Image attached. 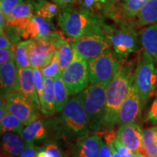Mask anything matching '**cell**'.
<instances>
[{"mask_svg":"<svg viewBox=\"0 0 157 157\" xmlns=\"http://www.w3.org/2000/svg\"><path fill=\"white\" fill-rule=\"evenodd\" d=\"M78 2L82 8L95 14H98V12H101L102 14L106 16L113 8L119 6V3L112 2L111 0H78Z\"/></svg>","mask_w":157,"mask_h":157,"instance_id":"cell-24","label":"cell"},{"mask_svg":"<svg viewBox=\"0 0 157 157\" xmlns=\"http://www.w3.org/2000/svg\"><path fill=\"white\" fill-rule=\"evenodd\" d=\"M7 25V17L2 12H0V27L1 30H4Z\"/></svg>","mask_w":157,"mask_h":157,"instance_id":"cell-43","label":"cell"},{"mask_svg":"<svg viewBox=\"0 0 157 157\" xmlns=\"http://www.w3.org/2000/svg\"><path fill=\"white\" fill-rule=\"evenodd\" d=\"M1 76V95L16 91L17 68L15 60H13L0 66Z\"/></svg>","mask_w":157,"mask_h":157,"instance_id":"cell-18","label":"cell"},{"mask_svg":"<svg viewBox=\"0 0 157 157\" xmlns=\"http://www.w3.org/2000/svg\"><path fill=\"white\" fill-rule=\"evenodd\" d=\"M52 1L60 9H63L68 7H72L77 2L78 0H52Z\"/></svg>","mask_w":157,"mask_h":157,"instance_id":"cell-42","label":"cell"},{"mask_svg":"<svg viewBox=\"0 0 157 157\" xmlns=\"http://www.w3.org/2000/svg\"><path fill=\"white\" fill-rule=\"evenodd\" d=\"M142 111L140 98L135 82L134 75L132 74L128 93L119 110L117 124L139 122L142 116Z\"/></svg>","mask_w":157,"mask_h":157,"instance_id":"cell-11","label":"cell"},{"mask_svg":"<svg viewBox=\"0 0 157 157\" xmlns=\"http://www.w3.org/2000/svg\"><path fill=\"white\" fill-rule=\"evenodd\" d=\"M43 100L44 109L42 113L47 116L53 115L56 112L53 78H44Z\"/></svg>","mask_w":157,"mask_h":157,"instance_id":"cell-22","label":"cell"},{"mask_svg":"<svg viewBox=\"0 0 157 157\" xmlns=\"http://www.w3.org/2000/svg\"><path fill=\"white\" fill-rule=\"evenodd\" d=\"M111 1L114 2H119V0H111Z\"/></svg>","mask_w":157,"mask_h":157,"instance_id":"cell-46","label":"cell"},{"mask_svg":"<svg viewBox=\"0 0 157 157\" xmlns=\"http://www.w3.org/2000/svg\"><path fill=\"white\" fill-rule=\"evenodd\" d=\"M15 60L17 68H26L31 67L29 56V40L19 42L15 49Z\"/></svg>","mask_w":157,"mask_h":157,"instance_id":"cell-30","label":"cell"},{"mask_svg":"<svg viewBox=\"0 0 157 157\" xmlns=\"http://www.w3.org/2000/svg\"><path fill=\"white\" fill-rule=\"evenodd\" d=\"M134 71V64L124 63L117 74L108 84L105 113L101 130L113 129L117 124L119 110L128 93Z\"/></svg>","mask_w":157,"mask_h":157,"instance_id":"cell-3","label":"cell"},{"mask_svg":"<svg viewBox=\"0 0 157 157\" xmlns=\"http://www.w3.org/2000/svg\"><path fill=\"white\" fill-rule=\"evenodd\" d=\"M101 140V137L95 133L78 141L73 149L74 157H99Z\"/></svg>","mask_w":157,"mask_h":157,"instance_id":"cell-19","label":"cell"},{"mask_svg":"<svg viewBox=\"0 0 157 157\" xmlns=\"http://www.w3.org/2000/svg\"><path fill=\"white\" fill-rule=\"evenodd\" d=\"M0 125L2 135L6 132H14L21 135L25 126L18 118L10 113L5 116L2 120L0 121Z\"/></svg>","mask_w":157,"mask_h":157,"instance_id":"cell-31","label":"cell"},{"mask_svg":"<svg viewBox=\"0 0 157 157\" xmlns=\"http://www.w3.org/2000/svg\"><path fill=\"white\" fill-rule=\"evenodd\" d=\"M50 127L55 135L76 143L90 135L91 130L81 94L71 98L59 117L50 121Z\"/></svg>","mask_w":157,"mask_h":157,"instance_id":"cell-1","label":"cell"},{"mask_svg":"<svg viewBox=\"0 0 157 157\" xmlns=\"http://www.w3.org/2000/svg\"><path fill=\"white\" fill-rule=\"evenodd\" d=\"M76 55L89 61L111 49V45L105 35H90L71 40Z\"/></svg>","mask_w":157,"mask_h":157,"instance_id":"cell-10","label":"cell"},{"mask_svg":"<svg viewBox=\"0 0 157 157\" xmlns=\"http://www.w3.org/2000/svg\"><path fill=\"white\" fill-rule=\"evenodd\" d=\"M59 52V62H60V74L66 68L69 66L73 60L74 52L71 41L67 39L60 45L58 49H57Z\"/></svg>","mask_w":157,"mask_h":157,"instance_id":"cell-29","label":"cell"},{"mask_svg":"<svg viewBox=\"0 0 157 157\" xmlns=\"http://www.w3.org/2000/svg\"><path fill=\"white\" fill-rule=\"evenodd\" d=\"M138 28L137 22L132 20L121 18L115 21V25L105 23L104 32L111 48L121 58L128 57L137 50Z\"/></svg>","mask_w":157,"mask_h":157,"instance_id":"cell-4","label":"cell"},{"mask_svg":"<svg viewBox=\"0 0 157 157\" xmlns=\"http://www.w3.org/2000/svg\"><path fill=\"white\" fill-rule=\"evenodd\" d=\"M113 146L115 147L116 150L117 151V152L119 153L121 157H141L144 156V155L136 154V153L132 151L130 149L122 144L117 137L113 140Z\"/></svg>","mask_w":157,"mask_h":157,"instance_id":"cell-34","label":"cell"},{"mask_svg":"<svg viewBox=\"0 0 157 157\" xmlns=\"http://www.w3.org/2000/svg\"><path fill=\"white\" fill-rule=\"evenodd\" d=\"M44 148L50 154L51 157H66L60 147L54 142L47 143Z\"/></svg>","mask_w":157,"mask_h":157,"instance_id":"cell-37","label":"cell"},{"mask_svg":"<svg viewBox=\"0 0 157 157\" xmlns=\"http://www.w3.org/2000/svg\"><path fill=\"white\" fill-rule=\"evenodd\" d=\"M31 67L42 69L52 60L56 49L48 39H29Z\"/></svg>","mask_w":157,"mask_h":157,"instance_id":"cell-12","label":"cell"},{"mask_svg":"<svg viewBox=\"0 0 157 157\" xmlns=\"http://www.w3.org/2000/svg\"><path fill=\"white\" fill-rule=\"evenodd\" d=\"M141 157H147L146 156H141Z\"/></svg>","mask_w":157,"mask_h":157,"instance_id":"cell-47","label":"cell"},{"mask_svg":"<svg viewBox=\"0 0 157 157\" xmlns=\"http://www.w3.org/2000/svg\"><path fill=\"white\" fill-rule=\"evenodd\" d=\"M44 78H55L60 74V62H59V52L58 50H56L52 56V60L44 68L41 69Z\"/></svg>","mask_w":157,"mask_h":157,"instance_id":"cell-32","label":"cell"},{"mask_svg":"<svg viewBox=\"0 0 157 157\" xmlns=\"http://www.w3.org/2000/svg\"><path fill=\"white\" fill-rule=\"evenodd\" d=\"M58 23L62 32L71 40L90 35H105V23L101 15L83 8L68 7L58 14Z\"/></svg>","mask_w":157,"mask_h":157,"instance_id":"cell-2","label":"cell"},{"mask_svg":"<svg viewBox=\"0 0 157 157\" xmlns=\"http://www.w3.org/2000/svg\"><path fill=\"white\" fill-rule=\"evenodd\" d=\"M145 156L157 157V126L145 129L143 134Z\"/></svg>","mask_w":157,"mask_h":157,"instance_id":"cell-27","label":"cell"},{"mask_svg":"<svg viewBox=\"0 0 157 157\" xmlns=\"http://www.w3.org/2000/svg\"><path fill=\"white\" fill-rule=\"evenodd\" d=\"M5 98L8 113L17 117L25 126L38 119L40 110L22 93L12 92L7 94Z\"/></svg>","mask_w":157,"mask_h":157,"instance_id":"cell-9","label":"cell"},{"mask_svg":"<svg viewBox=\"0 0 157 157\" xmlns=\"http://www.w3.org/2000/svg\"><path fill=\"white\" fill-rule=\"evenodd\" d=\"M1 35H0V48L5 49V50H15V48H13V44L10 41V39L6 36L5 32L3 31H0Z\"/></svg>","mask_w":157,"mask_h":157,"instance_id":"cell-40","label":"cell"},{"mask_svg":"<svg viewBox=\"0 0 157 157\" xmlns=\"http://www.w3.org/2000/svg\"><path fill=\"white\" fill-rule=\"evenodd\" d=\"M27 144L22 136L14 132H6L2 137V157H19L24 151Z\"/></svg>","mask_w":157,"mask_h":157,"instance_id":"cell-16","label":"cell"},{"mask_svg":"<svg viewBox=\"0 0 157 157\" xmlns=\"http://www.w3.org/2000/svg\"><path fill=\"white\" fill-rule=\"evenodd\" d=\"M34 9L30 2L20 4L7 16V25L17 27L20 30L26 25L34 15Z\"/></svg>","mask_w":157,"mask_h":157,"instance_id":"cell-20","label":"cell"},{"mask_svg":"<svg viewBox=\"0 0 157 157\" xmlns=\"http://www.w3.org/2000/svg\"><path fill=\"white\" fill-rule=\"evenodd\" d=\"M137 17L138 27L157 23V0H149Z\"/></svg>","mask_w":157,"mask_h":157,"instance_id":"cell-26","label":"cell"},{"mask_svg":"<svg viewBox=\"0 0 157 157\" xmlns=\"http://www.w3.org/2000/svg\"><path fill=\"white\" fill-rule=\"evenodd\" d=\"M107 84H90L80 93L91 132L101 129L106 103Z\"/></svg>","mask_w":157,"mask_h":157,"instance_id":"cell-6","label":"cell"},{"mask_svg":"<svg viewBox=\"0 0 157 157\" xmlns=\"http://www.w3.org/2000/svg\"><path fill=\"white\" fill-rule=\"evenodd\" d=\"M55 103L56 112H61L65 105L69 101V92L63 81L61 74H59L54 78Z\"/></svg>","mask_w":157,"mask_h":157,"instance_id":"cell-25","label":"cell"},{"mask_svg":"<svg viewBox=\"0 0 157 157\" xmlns=\"http://www.w3.org/2000/svg\"><path fill=\"white\" fill-rule=\"evenodd\" d=\"M29 2L33 5L35 15H39L49 21L60 13L58 5L47 0H29Z\"/></svg>","mask_w":157,"mask_h":157,"instance_id":"cell-23","label":"cell"},{"mask_svg":"<svg viewBox=\"0 0 157 157\" xmlns=\"http://www.w3.org/2000/svg\"><path fill=\"white\" fill-rule=\"evenodd\" d=\"M52 31V25L50 21L34 14L24 28L21 29V37L26 40L47 39Z\"/></svg>","mask_w":157,"mask_h":157,"instance_id":"cell-14","label":"cell"},{"mask_svg":"<svg viewBox=\"0 0 157 157\" xmlns=\"http://www.w3.org/2000/svg\"><path fill=\"white\" fill-rule=\"evenodd\" d=\"M99 157H113L109 146H108L107 143L105 142V140L102 137L101 143H100Z\"/></svg>","mask_w":157,"mask_h":157,"instance_id":"cell-41","label":"cell"},{"mask_svg":"<svg viewBox=\"0 0 157 157\" xmlns=\"http://www.w3.org/2000/svg\"><path fill=\"white\" fill-rule=\"evenodd\" d=\"M36 157H51V156L44 148H39L38 152H37Z\"/></svg>","mask_w":157,"mask_h":157,"instance_id":"cell-44","label":"cell"},{"mask_svg":"<svg viewBox=\"0 0 157 157\" xmlns=\"http://www.w3.org/2000/svg\"><path fill=\"white\" fill-rule=\"evenodd\" d=\"M16 91L21 92L26 96L41 111L40 103L36 93L34 71L32 67L17 69Z\"/></svg>","mask_w":157,"mask_h":157,"instance_id":"cell-15","label":"cell"},{"mask_svg":"<svg viewBox=\"0 0 157 157\" xmlns=\"http://www.w3.org/2000/svg\"><path fill=\"white\" fill-rule=\"evenodd\" d=\"M143 134V130L138 124L129 123L120 125L116 137L132 151L145 156Z\"/></svg>","mask_w":157,"mask_h":157,"instance_id":"cell-13","label":"cell"},{"mask_svg":"<svg viewBox=\"0 0 157 157\" xmlns=\"http://www.w3.org/2000/svg\"><path fill=\"white\" fill-rule=\"evenodd\" d=\"M147 157H148V156H147Z\"/></svg>","mask_w":157,"mask_h":157,"instance_id":"cell-48","label":"cell"},{"mask_svg":"<svg viewBox=\"0 0 157 157\" xmlns=\"http://www.w3.org/2000/svg\"><path fill=\"white\" fill-rule=\"evenodd\" d=\"M133 75L143 110L157 92V64L145 50L141 52Z\"/></svg>","mask_w":157,"mask_h":157,"instance_id":"cell-5","label":"cell"},{"mask_svg":"<svg viewBox=\"0 0 157 157\" xmlns=\"http://www.w3.org/2000/svg\"><path fill=\"white\" fill-rule=\"evenodd\" d=\"M61 77L71 95L82 93L90 83L87 61L75 53L72 62L61 73Z\"/></svg>","mask_w":157,"mask_h":157,"instance_id":"cell-8","label":"cell"},{"mask_svg":"<svg viewBox=\"0 0 157 157\" xmlns=\"http://www.w3.org/2000/svg\"><path fill=\"white\" fill-rule=\"evenodd\" d=\"M145 121L154 126H157V92L154 100L145 115Z\"/></svg>","mask_w":157,"mask_h":157,"instance_id":"cell-35","label":"cell"},{"mask_svg":"<svg viewBox=\"0 0 157 157\" xmlns=\"http://www.w3.org/2000/svg\"><path fill=\"white\" fill-rule=\"evenodd\" d=\"M23 2V0H0L1 12L7 17L15 7Z\"/></svg>","mask_w":157,"mask_h":157,"instance_id":"cell-36","label":"cell"},{"mask_svg":"<svg viewBox=\"0 0 157 157\" xmlns=\"http://www.w3.org/2000/svg\"><path fill=\"white\" fill-rule=\"evenodd\" d=\"M108 146H109L110 148H111V153H112V156L113 157H121L120 155H119V153L117 152V151L116 150L115 147L113 146V143H110V144L108 145Z\"/></svg>","mask_w":157,"mask_h":157,"instance_id":"cell-45","label":"cell"},{"mask_svg":"<svg viewBox=\"0 0 157 157\" xmlns=\"http://www.w3.org/2000/svg\"><path fill=\"white\" fill-rule=\"evenodd\" d=\"M149 0H121V12L122 18L133 20Z\"/></svg>","mask_w":157,"mask_h":157,"instance_id":"cell-28","label":"cell"},{"mask_svg":"<svg viewBox=\"0 0 157 157\" xmlns=\"http://www.w3.org/2000/svg\"><path fill=\"white\" fill-rule=\"evenodd\" d=\"M39 148L35 146L34 143L33 144H27V146L21 156L19 157H36L37 152Z\"/></svg>","mask_w":157,"mask_h":157,"instance_id":"cell-39","label":"cell"},{"mask_svg":"<svg viewBox=\"0 0 157 157\" xmlns=\"http://www.w3.org/2000/svg\"><path fill=\"white\" fill-rule=\"evenodd\" d=\"M141 43L157 64V23L149 25L143 29L141 34Z\"/></svg>","mask_w":157,"mask_h":157,"instance_id":"cell-21","label":"cell"},{"mask_svg":"<svg viewBox=\"0 0 157 157\" xmlns=\"http://www.w3.org/2000/svg\"><path fill=\"white\" fill-rule=\"evenodd\" d=\"M50 128L48 122L37 119L25 126L21 135L26 144H33L35 142L47 140L50 135Z\"/></svg>","mask_w":157,"mask_h":157,"instance_id":"cell-17","label":"cell"},{"mask_svg":"<svg viewBox=\"0 0 157 157\" xmlns=\"http://www.w3.org/2000/svg\"><path fill=\"white\" fill-rule=\"evenodd\" d=\"M35 80V86L39 103H40L41 111L43 112L44 109V100H43V89H44V77L41 71V69L37 68H33Z\"/></svg>","mask_w":157,"mask_h":157,"instance_id":"cell-33","label":"cell"},{"mask_svg":"<svg viewBox=\"0 0 157 157\" xmlns=\"http://www.w3.org/2000/svg\"><path fill=\"white\" fill-rule=\"evenodd\" d=\"M124 63L123 58L111 49L87 61L90 83L109 84Z\"/></svg>","mask_w":157,"mask_h":157,"instance_id":"cell-7","label":"cell"},{"mask_svg":"<svg viewBox=\"0 0 157 157\" xmlns=\"http://www.w3.org/2000/svg\"><path fill=\"white\" fill-rule=\"evenodd\" d=\"M15 50L0 49V66L15 60Z\"/></svg>","mask_w":157,"mask_h":157,"instance_id":"cell-38","label":"cell"}]
</instances>
